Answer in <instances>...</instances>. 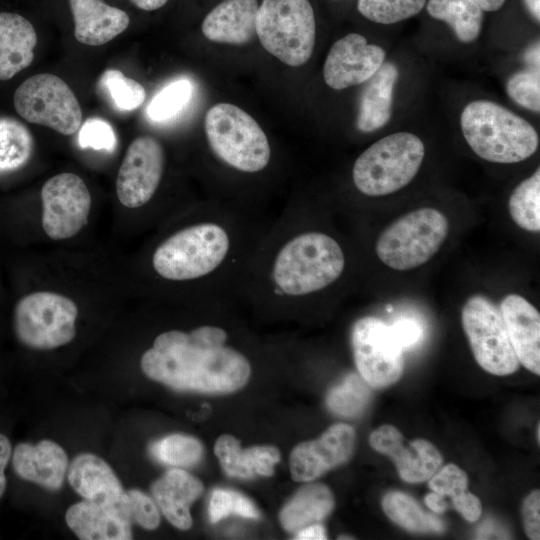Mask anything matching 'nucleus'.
Masks as SVG:
<instances>
[{"label": "nucleus", "instance_id": "obj_1", "mask_svg": "<svg viewBox=\"0 0 540 540\" xmlns=\"http://www.w3.org/2000/svg\"><path fill=\"white\" fill-rule=\"evenodd\" d=\"M267 229L253 212H209L160 242L152 268L167 281H208L215 296H240Z\"/></svg>", "mask_w": 540, "mask_h": 540}, {"label": "nucleus", "instance_id": "obj_2", "mask_svg": "<svg viewBox=\"0 0 540 540\" xmlns=\"http://www.w3.org/2000/svg\"><path fill=\"white\" fill-rule=\"evenodd\" d=\"M346 265L342 246L331 235L299 228L293 212L265 232L251 260L240 296L302 300L334 284Z\"/></svg>", "mask_w": 540, "mask_h": 540}, {"label": "nucleus", "instance_id": "obj_3", "mask_svg": "<svg viewBox=\"0 0 540 540\" xmlns=\"http://www.w3.org/2000/svg\"><path fill=\"white\" fill-rule=\"evenodd\" d=\"M227 331L201 325L186 332L159 334L140 360L150 379L175 390L227 393L246 384L251 366L246 356L228 345Z\"/></svg>", "mask_w": 540, "mask_h": 540}, {"label": "nucleus", "instance_id": "obj_4", "mask_svg": "<svg viewBox=\"0 0 540 540\" xmlns=\"http://www.w3.org/2000/svg\"><path fill=\"white\" fill-rule=\"evenodd\" d=\"M460 125L472 151L489 162L524 161L539 145L538 134L528 121L492 101L468 103L462 110Z\"/></svg>", "mask_w": 540, "mask_h": 540}, {"label": "nucleus", "instance_id": "obj_5", "mask_svg": "<svg viewBox=\"0 0 540 540\" xmlns=\"http://www.w3.org/2000/svg\"><path fill=\"white\" fill-rule=\"evenodd\" d=\"M425 155L422 140L410 132L387 135L363 151L352 169L355 187L375 197L394 193L418 173Z\"/></svg>", "mask_w": 540, "mask_h": 540}, {"label": "nucleus", "instance_id": "obj_6", "mask_svg": "<svg viewBox=\"0 0 540 540\" xmlns=\"http://www.w3.org/2000/svg\"><path fill=\"white\" fill-rule=\"evenodd\" d=\"M204 128L211 150L226 165L245 173H257L268 166V138L240 107L229 103L212 106L205 115Z\"/></svg>", "mask_w": 540, "mask_h": 540}, {"label": "nucleus", "instance_id": "obj_7", "mask_svg": "<svg viewBox=\"0 0 540 540\" xmlns=\"http://www.w3.org/2000/svg\"><path fill=\"white\" fill-rule=\"evenodd\" d=\"M262 46L283 63L298 67L311 57L316 37L309 0H263L256 16Z\"/></svg>", "mask_w": 540, "mask_h": 540}, {"label": "nucleus", "instance_id": "obj_8", "mask_svg": "<svg viewBox=\"0 0 540 540\" xmlns=\"http://www.w3.org/2000/svg\"><path fill=\"white\" fill-rule=\"evenodd\" d=\"M449 223L437 209L414 210L391 223L379 236L378 258L395 270H410L431 259L447 238Z\"/></svg>", "mask_w": 540, "mask_h": 540}, {"label": "nucleus", "instance_id": "obj_9", "mask_svg": "<svg viewBox=\"0 0 540 540\" xmlns=\"http://www.w3.org/2000/svg\"><path fill=\"white\" fill-rule=\"evenodd\" d=\"M78 308L61 294L38 291L21 298L14 310V330L19 341L37 350L70 343L76 334Z\"/></svg>", "mask_w": 540, "mask_h": 540}, {"label": "nucleus", "instance_id": "obj_10", "mask_svg": "<svg viewBox=\"0 0 540 540\" xmlns=\"http://www.w3.org/2000/svg\"><path fill=\"white\" fill-rule=\"evenodd\" d=\"M13 103L27 122L48 126L63 135L75 133L82 124V110L74 92L54 74L26 79L16 89Z\"/></svg>", "mask_w": 540, "mask_h": 540}, {"label": "nucleus", "instance_id": "obj_11", "mask_svg": "<svg viewBox=\"0 0 540 540\" xmlns=\"http://www.w3.org/2000/svg\"><path fill=\"white\" fill-rule=\"evenodd\" d=\"M463 329L477 363L487 372L514 373L519 360L510 342L500 310L485 296H471L461 313Z\"/></svg>", "mask_w": 540, "mask_h": 540}, {"label": "nucleus", "instance_id": "obj_12", "mask_svg": "<svg viewBox=\"0 0 540 540\" xmlns=\"http://www.w3.org/2000/svg\"><path fill=\"white\" fill-rule=\"evenodd\" d=\"M351 345L358 372L369 386L383 388L399 380L403 348L390 325L373 316L358 319L352 327Z\"/></svg>", "mask_w": 540, "mask_h": 540}, {"label": "nucleus", "instance_id": "obj_13", "mask_svg": "<svg viewBox=\"0 0 540 540\" xmlns=\"http://www.w3.org/2000/svg\"><path fill=\"white\" fill-rule=\"evenodd\" d=\"M41 200L42 226L53 240L73 237L88 222L91 195L74 173H60L48 179L42 187Z\"/></svg>", "mask_w": 540, "mask_h": 540}, {"label": "nucleus", "instance_id": "obj_14", "mask_svg": "<svg viewBox=\"0 0 540 540\" xmlns=\"http://www.w3.org/2000/svg\"><path fill=\"white\" fill-rule=\"evenodd\" d=\"M165 167L161 143L151 136H140L129 145L116 179V193L127 208L147 204L156 193Z\"/></svg>", "mask_w": 540, "mask_h": 540}, {"label": "nucleus", "instance_id": "obj_15", "mask_svg": "<svg viewBox=\"0 0 540 540\" xmlns=\"http://www.w3.org/2000/svg\"><path fill=\"white\" fill-rule=\"evenodd\" d=\"M385 51L370 44L358 33H350L337 40L326 57L323 76L326 84L342 90L370 79L385 62Z\"/></svg>", "mask_w": 540, "mask_h": 540}, {"label": "nucleus", "instance_id": "obj_16", "mask_svg": "<svg viewBox=\"0 0 540 540\" xmlns=\"http://www.w3.org/2000/svg\"><path fill=\"white\" fill-rule=\"evenodd\" d=\"M355 431L344 423L330 426L319 438L298 444L290 455V472L297 482L312 481L346 462L354 448Z\"/></svg>", "mask_w": 540, "mask_h": 540}, {"label": "nucleus", "instance_id": "obj_17", "mask_svg": "<svg viewBox=\"0 0 540 540\" xmlns=\"http://www.w3.org/2000/svg\"><path fill=\"white\" fill-rule=\"evenodd\" d=\"M371 447L390 457L400 478L409 483L429 480L440 468L443 458L438 449L425 439L408 444L400 431L392 425H382L370 437Z\"/></svg>", "mask_w": 540, "mask_h": 540}, {"label": "nucleus", "instance_id": "obj_18", "mask_svg": "<svg viewBox=\"0 0 540 540\" xmlns=\"http://www.w3.org/2000/svg\"><path fill=\"white\" fill-rule=\"evenodd\" d=\"M65 520L70 530L81 540L132 538L128 499L121 504H101L84 499L68 508Z\"/></svg>", "mask_w": 540, "mask_h": 540}, {"label": "nucleus", "instance_id": "obj_19", "mask_svg": "<svg viewBox=\"0 0 540 540\" xmlns=\"http://www.w3.org/2000/svg\"><path fill=\"white\" fill-rule=\"evenodd\" d=\"M510 342L515 354L525 368L540 374V314L524 297L518 294L505 296L500 304Z\"/></svg>", "mask_w": 540, "mask_h": 540}, {"label": "nucleus", "instance_id": "obj_20", "mask_svg": "<svg viewBox=\"0 0 540 540\" xmlns=\"http://www.w3.org/2000/svg\"><path fill=\"white\" fill-rule=\"evenodd\" d=\"M12 464L20 478L49 491H57L63 486L69 465L65 450L47 439L35 445L17 444L12 454Z\"/></svg>", "mask_w": 540, "mask_h": 540}, {"label": "nucleus", "instance_id": "obj_21", "mask_svg": "<svg viewBox=\"0 0 540 540\" xmlns=\"http://www.w3.org/2000/svg\"><path fill=\"white\" fill-rule=\"evenodd\" d=\"M67 479L83 499L101 504H121L126 501L125 490L110 467L92 453L78 454L68 465Z\"/></svg>", "mask_w": 540, "mask_h": 540}, {"label": "nucleus", "instance_id": "obj_22", "mask_svg": "<svg viewBox=\"0 0 540 540\" xmlns=\"http://www.w3.org/2000/svg\"><path fill=\"white\" fill-rule=\"evenodd\" d=\"M202 492V482L180 468L169 470L151 485L158 508L173 526L181 530L192 526L190 506Z\"/></svg>", "mask_w": 540, "mask_h": 540}, {"label": "nucleus", "instance_id": "obj_23", "mask_svg": "<svg viewBox=\"0 0 540 540\" xmlns=\"http://www.w3.org/2000/svg\"><path fill=\"white\" fill-rule=\"evenodd\" d=\"M257 0H225L204 18L202 32L213 42L242 45L256 36Z\"/></svg>", "mask_w": 540, "mask_h": 540}, {"label": "nucleus", "instance_id": "obj_24", "mask_svg": "<svg viewBox=\"0 0 540 540\" xmlns=\"http://www.w3.org/2000/svg\"><path fill=\"white\" fill-rule=\"evenodd\" d=\"M74 19V35L82 44L103 45L126 30L128 14L102 0H69Z\"/></svg>", "mask_w": 540, "mask_h": 540}, {"label": "nucleus", "instance_id": "obj_25", "mask_svg": "<svg viewBox=\"0 0 540 540\" xmlns=\"http://www.w3.org/2000/svg\"><path fill=\"white\" fill-rule=\"evenodd\" d=\"M36 44V31L28 19L0 12V80H9L30 66Z\"/></svg>", "mask_w": 540, "mask_h": 540}, {"label": "nucleus", "instance_id": "obj_26", "mask_svg": "<svg viewBox=\"0 0 540 540\" xmlns=\"http://www.w3.org/2000/svg\"><path fill=\"white\" fill-rule=\"evenodd\" d=\"M398 76V68L391 62H384L367 80L360 97L356 121L360 131L373 132L388 123L392 115L393 91Z\"/></svg>", "mask_w": 540, "mask_h": 540}, {"label": "nucleus", "instance_id": "obj_27", "mask_svg": "<svg viewBox=\"0 0 540 540\" xmlns=\"http://www.w3.org/2000/svg\"><path fill=\"white\" fill-rule=\"evenodd\" d=\"M334 507L331 490L321 483H310L297 491L282 508L279 519L286 531L294 532L325 518Z\"/></svg>", "mask_w": 540, "mask_h": 540}, {"label": "nucleus", "instance_id": "obj_28", "mask_svg": "<svg viewBox=\"0 0 540 540\" xmlns=\"http://www.w3.org/2000/svg\"><path fill=\"white\" fill-rule=\"evenodd\" d=\"M428 14L444 21L463 43L475 41L482 30L483 10L474 0H428Z\"/></svg>", "mask_w": 540, "mask_h": 540}, {"label": "nucleus", "instance_id": "obj_29", "mask_svg": "<svg viewBox=\"0 0 540 540\" xmlns=\"http://www.w3.org/2000/svg\"><path fill=\"white\" fill-rule=\"evenodd\" d=\"M382 508L387 517L402 528L415 533H440L445 527L435 515L422 510L419 503L401 491L384 495Z\"/></svg>", "mask_w": 540, "mask_h": 540}, {"label": "nucleus", "instance_id": "obj_30", "mask_svg": "<svg viewBox=\"0 0 540 540\" xmlns=\"http://www.w3.org/2000/svg\"><path fill=\"white\" fill-rule=\"evenodd\" d=\"M466 473L455 464H447L429 480L432 491L449 496L454 508L469 522L479 519L482 506L479 498L467 490Z\"/></svg>", "mask_w": 540, "mask_h": 540}, {"label": "nucleus", "instance_id": "obj_31", "mask_svg": "<svg viewBox=\"0 0 540 540\" xmlns=\"http://www.w3.org/2000/svg\"><path fill=\"white\" fill-rule=\"evenodd\" d=\"M34 141L29 129L18 120L0 118V173L22 168L30 159Z\"/></svg>", "mask_w": 540, "mask_h": 540}, {"label": "nucleus", "instance_id": "obj_32", "mask_svg": "<svg viewBox=\"0 0 540 540\" xmlns=\"http://www.w3.org/2000/svg\"><path fill=\"white\" fill-rule=\"evenodd\" d=\"M513 221L530 232L540 231V169L523 180L512 192L508 202Z\"/></svg>", "mask_w": 540, "mask_h": 540}, {"label": "nucleus", "instance_id": "obj_33", "mask_svg": "<svg viewBox=\"0 0 540 540\" xmlns=\"http://www.w3.org/2000/svg\"><path fill=\"white\" fill-rule=\"evenodd\" d=\"M371 391L367 382L351 373L327 395L326 404L331 412L342 417H356L368 405Z\"/></svg>", "mask_w": 540, "mask_h": 540}, {"label": "nucleus", "instance_id": "obj_34", "mask_svg": "<svg viewBox=\"0 0 540 540\" xmlns=\"http://www.w3.org/2000/svg\"><path fill=\"white\" fill-rule=\"evenodd\" d=\"M150 452L158 461L174 467H190L203 455L201 442L188 435L171 434L150 446Z\"/></svg>", "mask_w": 540, "mask_h": 540}, {"label": "nucleus", "instance_id": "obj_35", "mask_svg": "<svg viewBox=\"0 0 540 540\" xmlns=\"http://www.w3.org/2000/svg\"><path fill=\"white\" fill-rule=\"evenodd\" d=\"M99 87L120 111H133L140 107L146 97L144 87L121 71L108 69L99 79Z\"/></svg>", "mask_w": 540, "mask_h": 540}, {"label": "nucleus", "instance_id": "obj_36", "mask_svg": "<svg viewBox=\"0 0 540 540\" xmlns=\"http://www.w3.org/2000/svg\"><path fill=\"white\" fill-rule=\"evenodd\" d=\"M426 0H358L357 9L366 19L378 24H394L417 15Z\"/></svg>", "mask_w": 540, "mask_h": 540}, {"label": "nucleus", "instance_id": "obj_37", "mask_svg": "<svg viewBox=\"0 0 540 540\" xmlns=\"http://www.w3.org/2000/svg\"><path fill=\"white\" fill-rule=\"evenodd\" d=\"M193 93L188 79H178L161 89L147 107L148 117L155 122L171 119L189 102Z\"/></svg>", "mask_w": 540, "mask_h": 540}, {"label": "nucleus", "instance_id": "obj_38", "mask_svg": "<svg viewBox=\"0 0 540 540\" xmlns=\"http://www.w3.org/2000/svg\"><path fill=\"white\" fill-rule=\"evenodd\" d=\"M509 97L518 105L535 113L540 111L539 67L530 66L512 74L506 83Z\"/></svg>", "mask_w": 540, "mask_h": 540}, {"label": "nucleus", "instance_id": "obj_39", "mask_svg": "<svg viewBox=\"0 0 540 540\" xmlns=\"http://www.w3.org/2000/svg\"><path fill=\"white\" fill-rule=\"evenodd\" d=\"M232 513L251 519H256L260 516L253 502L242 494L231 490H214L209 502V517L211 522L216 523Z\"/></svg>", "mask_w": 540, "mask_h": 540}, {"label": "nucleus", "instance_id": "obj_40", "mask_svg": "<svg viewBox=\"0 0 540 540\" xmlns=\"http://www.w3.org/2000/svg\"><path fill=\"white\" fill-rule=\"evenodd\" d=\"M279 460L280 453L273 446H253L241 449L238 455V464L243 478H251L254 474L271 476Z\"/></svg>", "mask_w": 540, "mask_h": 540}, {"label": "nucleus", "instance_id": "obj_41", "mask_svg": "<svg viewBox=\"0 0 540 540\" xmlns=\"http://www.w3.org/2000/svg\"><path fill=\"white\" fill-rule=\"evenodd\" d=\"M81 148H92L112 152L117 144L116 134L107 121L101 118H89L81 124L78 134Z\"/></svg>", "mask_w": 540, "mask_h": 540}, {"label": "nucleus", "instance_id": "obj_42", "mask_svg": "<svg viewBox=\"0 0 540 540\" xmlns=\"http://www.w3.org/2000/svg\"><path fill=\"white\" fill-rule=\"evenodd\" d=\"M125 493L132 523L148 530L157 528L160 523V513L153 499L138 489H129Z\"/></svg>", "mask_w": 540, "mask_h": 540}, {"label": "nucleus", "instance_id": "obj_43", "mask_svg": "<svg viewBox=\"0 0 540 540\" xmlns=\"http://www.w3.org/2000/svg\"><path fill=\"white\" fill-rule=\"evenodd\" d=\"M522 517L526 535L532 540L540 538V491H532L523 501Z\"/></svg>", "mask_w": 540, "mask_h": 540}, {"label": "nucleus", "instance_id": "obj_44", "mask_svg": "<svg viewBox=\"0 0 540 540\" xmlns=\"http://www.w3.org/2000/svg\"><path fill=\"white\" fill-rule=\"evenodd\" d=\"M399 345L404 348L415 346L423 337V328L412 318H401L390 325Z\"/></svg>", "mask_w": 540, "mask_h": 540}, {"label": "nucleus", "instance_id": "obj_45", "mask_svg": "<svg viewBox=\"0 0 540 540\" xmlns=\"http://www.w3.org/2000/svg\"><path fill=\"white\" fill-rule=\"evenodd\" d=\"M12 448L9 439L0 433V498L6 488L5 468L11 458Z\"/></svg>", "mask_w": 540, "mask_h": 540}, {"label": "nucleus", "instance_id": "obj_46", "mask_svg": "<svg viewBox=\"0 0 540 540\" xmlns=\"http://www.w3.org/2000/svg\"><path fill=\"white\" fill-rule=\"evenodd\" d=\"M295 539L298 540H324L327 539L325 528L319 524H310L297 531Z\"/></svg>", "mask_w": 540, "mask_h": 540}, {"label": "nucleus", "instance_id": "obj_47", "mask_svg": "<svg viewBox=\"0 0 540 540\" xmlns=\"http://www.w3.org/2000/svg\"><path fill=\"white\" fill-rule=\"evenodd\" d=\"M444 495L432 491L425 496L426 506L434 513L440 514L447 509V502Z\"/></svg>", "mask_w": 540, "mask_h": 540}, {"label": "nucleus", "instance_id": "obj_48", "mask_svg": "<svg viewBox=\"0 0 540 540\" xmlns=\"http://www.w3.org/2000/svg\"><path fill=\"white\" fill-rule=\"evenodd\" d=\"M136 7L152 11L164 6L168 0H130Z\"/></svg>", "mask_w": 540, "mask_h": 540}, {"label": "nucleus", "instance_id": "obj_49", "mask_svg": "<svg viewBox=\"0 0 540 540\" xmlns=\"http://www.w3.org/2000/svg\"><path fill=\"white\" fill-rule=\"evenodd\" d=\"M483 11L494 12L500 9L506 0H474Z\"/></svg>", "mask_w": 540, "mask_h": 540}, {"label": "nucleus", "instance_id": "obj_50", "mask_svg": "<svg viewBox=\"0 0 540 540\" xmlns=\"http://www.w3.org/2000/svg\"><path fill=\"white\" fill-rule=\"evenodd\" d=\"M525 60L530 66L539 67V44L535 43L525 52Z\"/></svg>", "mask_w": 540, "mask_h": 540}, {"label": "nucleus", "instance_id": "obj_51", "mask_svg": "<svg viewBox=\"0 0 540 540\" xmlns=\"http://www.w3.org/2000/svg\"><path fill=\"white\" fill-rule=\"evenodd\" d=\"M524 5L532 16V18L539 23L540 21V0H523Z\"/></svg>", "mask_w": 540, "mask_h": 540}, {"label": "nucleus", "instance_id": "obj_52", "mask_svg": "<svg viewBox=\"0 0 540 540\" xmlns=\"http://www.w3.org/2000/svg\"><path fill=\"white\" fill-rule=\"evenodd\" d=\"M386 310H387V312H392L393 307L391 305H387Z\"/></svg>", "mask_w": 540, "mask_h": 540}]
</instances>
